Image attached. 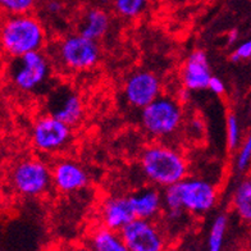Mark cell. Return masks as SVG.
<instances>
[{
	"instance_id": "cell-8",
	"label": "cell",
	"mask_w": 251,
	"mask_h": 251,
	"mask_svg": "<svg viewBox=\"0 0 251 251\" xmlns=\"http://www.w3.org/2000/svg\"><path fill=\"white\" fill-rule=\"evenodd\" d=\"M71 139L72 127L49 113L37 117L31 126V144L40 154L55 155L66 149Z\"/></svg>"
},
{
	"instance_id": "cell-4",
	"label": "cell",
	"mask_w": 251,
	"mask_h": 251,
	"mask_svg": "<svg viewBox=\"0 0 251 251\" xmlns=\"http://www.w3.org/2000/svg\"><path fill=\"white\" fill-rule=\"evenodd\" d=\"M53 67L66 73L87 72L98 66L101 58L99 43L79 32L68 33L54 41L48 51Z\"/></svg>"
},
{
	"instance_id": "cell-22",
	"label": "cell",
	"mask_w": 251,
	"mask_h": 251,
	"mask_svg": "<svg viewBox=\"0 0 251 251\" xmlns=\"http://www.w3.org/2000/svg\"><path fill=\"white\" fill-rule=\"evenodd\" d=\"M226 139H227L228 149H237L238 145H240V140H241V129H240V123H238L237 117L233 113L227 116V122H226Z\"/></svg>"
},
{
	"instance_id": "cell-3",
	"label": "cell",
	"mask_w": 251,
	"mask_h": 251,
	"mask_svg": "<svg viewBox=\"0 0 251 251\" xmlns=\"http://www.w3.org/2000/svg\"><path fill=\"white\" fill-rule=\"evenodd\" d=\"M0 43L8 59L40 51L48 44L47 27L33 13L5 16L0 30Z\"/></svg>"
},
{
	"instance_id": "cell-11",
	"label": "cell",
	"mask_w": 251,
	"mask_h": 251,
	"mask_svg": "<svg viewBox=\"0 0 251 251\" xmlns=\"http://www.w3.org/2000/svg\"><path fill=\"white\" fill-rule=\"evenodd\" d=\"M48 113L67 123L71 127H76L85 116V104L82 98L71 87L62 86L56 89L47 101Z\"/></svg>"
},
{
	"instance_id": "cell-24",
	"label": "cell",
	"mask_w": 251,
	"mask_h": 251,
	"mask_svg": "<svg viewBox=\"0 0 251 251\" xmlns=\"http://www.w3.org/2000/svg\"><path fill=\"white\" fill-rule=\"evenodd\" d=\"M231 60L233 63L251 60V39L237 45V48L232 51Z\"/></svg>"
},
{
	"instance_id": "cell-6",
	"label": "cell",
	"mask_w": 251,
	"mask_h": 251,
	"mask_svg": "<svg viewBox=\"0 0 251 251\" xmlns=\"http://www.w3.org/2000/svg\"><path fill=\"white\" fill-rule=\"evenodd\" d=\"M183 118V109L178 99L162 95L141 109L140 123L152 139L164 140L178 133Z\"/></svg>"
},
{
	"instance_id": "cell-10",
	"label": "cell",
	"mask_w": 251,
	"mask_h": 251,
	"mask_svg": "<svg viewBox=\"0 0 251 251\" xmlns=\"http://www.w3.org/2000/svg\"><path fill=\"white\" fill-rule=\"evenodd\" d=\"M162 81L151 71L139 70L131 73L123 83V96L128 105L144 109L162 96Z\"/></svg>"
},
{
	"instance_id": "cell-19",
	"label": "cell",
	"mask_w": 251,
	"mask_h": 251,
	"mask_svg": "<svg viewBox=\"0 0 251 251\" xmlns=\"http://www.w3.org/2000/svg\"><path fill=\"white\" fill-rule=\"evenodd\" d=\"M150 0H113V10L125 20H135L141 16L149 5Z\"/></svg>"
},
{
	"instance_id": "cell-25",
	"label": "cell",
	"mask_w": 251,
	"mask_h": 251,
	"mask_svg": "<svg viewBox=\"0 0 251 251\" xmlns=\"http://www.w3.org/2000/svg\"><path fill=\"white\" fill-rule=\"evenodd\" d=\"M44 3V9L49 14L50 17H56L62 14L63 9H64V4L62 0H45Z\"/></svg>"
},
{
	"instance_id": "cell-2",
	"label": "cell",
	"mask_w": 251,
	"mask_h": 251,
	"mask_svg": "<svg viewBox=\"0 0 251 251\" xmlns=\"http://www.w3.org/2000/svg\"><path fill=\"white\" fill-rule=\"evenodd\" d=\"M140 168L148 181L156 187H168L185 179L188 175L186 156L164 142H152L142 149Z\"/></svg>"
},
{
	"instance_id": "cell-14",
	"label": "cell",
	"mask_w": 251,
	"mask_h": 251,
	"mask_svg": "<svg viewBox=\"0 0 251 251\" xmlns=\"http://www.w3.org/2000/svg\"><path fill=\"white\" fill-rule=\"evenodd\" d=\"M128 196H110L106 198L99 208L100 225L113 231L121 232L129 222L135 219Z\"/></svg>"
},
{
	"instance_id": "cell-23",
	"label": "cell",
	"mask_w": 251,
	"mask_h": 251,
	"mask_svg": "<svg viewBox=\"0 0 251 251\" xmlns=\"http://www.w3.org/2000/svg\"><path fill=\"white\" fill-rule=\"evenodd\" d=\"M251 164V132L249 133L246 140L242 142L241 148L238 150L237 159H236V167L240 172H244Z\"/></svg>"
},
{
	"instance_id": "cell-21",
	"label": "cell",
	"mask_w": 251,
	"mask_h": 251,
	"mask_svg": "<svg viewBox=\"0 0 251 251\" xmlns=\"http://www.w3.org/2000/svg\"><path fill=\"white\" fill-rule=\"evenodd\" d=\"M37 0H0V7L5 16H21L32 13Z\"/></svg>"
},
{
	"instance_id": "cell-16",
	"label": "cell",
	"mask_w": 251,
	"mask_h": 251,
	"mask_svg": "<svg viewBox=\"0 0 251 251\" xmlns=\"http://www.w3.org/2000/svg\"><path fill=\"white\" fill-rule=\"evenodd\" d=\"M110 14L102 7H91L83 12L77 26L79 32L87 39L99 41L105 36L110 28Z\"/></svg>"
},
{
	"instance_id": "cell-27",
	"label": "cell",
	"mask_w": 251,
	"mask_h": 251,
	"mask_svg": "<svg viewBox=\"0 0 251 251\" xmlns=\"http://www.w3.org/2000/svg\"><path fill=\"white\" fill-rule=\"evenodd\" d=\"M237 41V31H231L228 33V44H233Z\"/></svg>"
},
{
	"instance_id": "cell-9",
	"label": "cell",
	"mask_w": 251,
	"mask_h": 251,
	"mask_svg": "<svg viewBox=\"0 0 251 251\" xmlns=\"http://www.w3.org/2000/svg\"><path fill=\"white\" fill-rule=\"evenodd\" d=\"M129 251H165L167 238L155 219L135 218L121 231Z\"/></svg>"
},
{
	"instance_id": "cell-20",
	"label": "cell",
	"mask_w": 251,
	"mask_h": 251,
	"mask_svg": "<svg viewBox=\"0 0 251 251\" xmlns=\"http://www.w3.org/2000/svg\"><path fill=\"white\" fill-rule=\"evenodd\" d=\"M228 219L225 214H219L213 221L208 237V250L206 251H222L225 242L226 231H227Z\"/></svg>"
},
{
	"instance_id": "cell-7",
	"label": "cell",
	"mask_w": 251,
	"mask_h": 251,
	"mask_svg": "<svg viewBox=\"0 0 251 251\" xmlns=\"http://www.w3.org/2000/svg\"><path fill=\"white\" fill-rule=\"evenodd\" d=\"M7 78L20 93H35L47 83L51 72V62L43 50L31 51L20 58L8 59Z\"/></svg>"
},
{
	"instance_id": "cell-29",
	"label": "cell",
	"mask_w": 251,
	"mask_h": 251,
	"mask_svg": "<svg viewBox=\"0 0 251 251\" xmlns=\"http://www.w3.org/2000/svg\"><path fill=\"white\" fill-rule=\"evenodd\" d=\"M68 251H91V250H90L86 245H85V246H76V248H72Z\"/></svg>"
},
{
	"instance_id": "cell-18",
	"label": "cell",
	"mask_w": 251,
	"mask_h": 251,
	"mask_svg": "<svg viewBox=\"0 0 251 251\" xmlns=\"http://www.w3.org/2000/svg\"><path fill=\"white\" fill-rule=\"evenodd\" d=\"M232 205L242 221L251 223V177L244 178L238 183L233 192Z\"/></svg>"
},
{
	"instance_id": "cell-28",
	"label": "cell",
	"mask_w": 251,
	"mask_h": 251,
	"mask_svg": "<svg viewBox=\"0 0 251 251\" xmlns=\"http://www.w3.org/2000/svg\"><path fill=\"white\" fill-rule=\"evenodd\" d=\"M96 4H98V7H106V5H112L113 0H95Z\"/></svg>"
},
{
	"instance_id": "cell-12",
	"label": "cell",
	"mask_w": 251,
	"mask_h": 251,
	"mask_svg": "<svg viewBox=\"0 0 251 251\" xmlns=\"http://www.w3.org/2000/svg\"><path fill=\"white\" fill-rule=\"evenodd\" d=\"M53 187L62 194H73L87 187L89 173L78 162L68 158H59L51 163Z\"/></svg>"
},
{
	"instance_id": "cell-1",
	"label": "cell",
	"mask_w": 251,
	"mask_h": 251,
	"mask_svg": "<svg viewBox=\"0 0 251 251\" xmlns=\"http://www.w3.org/2000/svg\"><path fill=\"white\" fill-rule=\"evenodd\" d=\"M218 191L212 182L186 177L163 191V212L171 221H178L185 213L202 215L217 204Z\"/></svg>"
},
{
	"instance_id": "cell-30",
	"label": "cell",
	"mask_w": 251,
	"mask_h": 251,
	"mask_svg": "<svg viewBox=\"0 0 251 251\" xmlns=\"http://www.w3.org/2000/svg\"><path fill=\"white\" fill-rule=\"evenodd\" d=\"M37 1H45V0H37Z\"/></svg>"
},
{
	"instance_id": "cell-17",
	"label": "cell",
	"mask_w": 251,
	"mask_h": 251,
	"mask_svg": "<svg viewBox=\"0 0 251 251\" xmlns=\"http://www.w3.org/2000/svg\"><path fill=\"white\" fill-rule=\"evenodd\" d=\"M86 246L91 251H129L121 232L99 225L87 236Z\"/></svg>"
},
{
	"instance_id": "cell-15",
	"label": "cell",
	"mask_w": 251,
	"mask_h": 251,
	"mask_svg": "<svg viewBox=\"0 0 251 251\" xmlns=\"http://www.w3.org/2000/svg\"><path fill=\"white\" fill-rule=\"evenodd\" d=\"M128 199L136 218L155 219L163 212V192L156 186L133 192Z\"/></svg>"
},
{
	"instance_id": "cell-13",
	"label": "cell",
	"mask_w": 251,
	"mask_h": 251,
	"mask_svg": "<svg viewBox=\"0 0 251 251\" xmlns=\"http://www.w3.org/2000/svg\"><path fill=\"white\" fill-rule=\"evenodd\" d=\"M213 77L209 59L204 50L196 49L188 54L181 70V83L190 91L206 90Z\"/></svg>"
},
{
	"instance_id": "cell-26",
	"label": "cell",
	"mask_w": 251,
	"mask_h": 251,
	"mask_svg": "<svg viewBox=\"0 0 251 251\" xmlns=\"http://www.w3.org/2000/svg\"><path fill=\"white\" fill-rule=\"evenodd\" d=\"M208 90H210V91H212L213 94H215V95H223L226 90L223 79L219 78V77L213 76L212 78H210V82H209Z\"/></svg>"
},
{
	"instance_id": "cell-5",
	"label": "cell",
	"mask_w": 251,
	"mask_h": 251,
	"mask_svg": "<svg viewBox=\"0 0 251 251\" xmlns=\"http://www.w3.org/2000/svg\"><path fill=\"white\" fill-rule=\"evenodd\" d=\"M7 181L17 195L39 198L53 187L51 164L40 156L17 159L8 171Z\"/></svg>"
}]
</instances>
